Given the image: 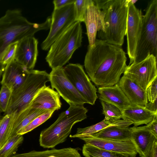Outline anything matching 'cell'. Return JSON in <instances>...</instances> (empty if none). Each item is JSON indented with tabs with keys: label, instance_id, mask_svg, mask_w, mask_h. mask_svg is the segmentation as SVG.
<instances>
[{
	"label": "cell",
	"instance_id": "1",
	"mask_svg": "<svg viewBox=\"0 0 157 157\" xmlns=\"http://www.w3.org/2000/svg\"><path fill=\"white\" fill-rule=\"evenodd\" d=\"M126 54L121 47L96 39L88 45L84 65L90 78L98 87L113 86L119 82L127 67Z\"/></svg>",
	"mask_w": 157,
	"mask_h": 157
},
{
	"label": "cell",
	"instance_id": "2",
	"mask_svg": "<svg viewBox=\"0 0 157 157\" xmlns=\"http://www.w3.org/2000/svg\"><path fill=\"white\" fill-rule=\"evenodd\" d=\"M51 22V17H48L41 24L31 22L17 9L8 10L0 18V79L6 66L1 63V59L8 46L25 37L33 36L40 30L49 29Z\"/></svg>",
	"mask_w": 157,
	"mask_h": 157
},
{
	"label": "cell",
	"instance_id": "3",
	"mask_svg": "<svg viewBox=\"0 0 157 157\" xmlns=\"http://www.w3.org/2000/svg\"><path fill=\"white\" fill-rule=\"evenodd\" d=\"M94 4L104 14V29L98 31L99 39L122 46L126 35L129 0H94Z\"/></svg>",
	"mask_w": 157,
	"mask_h": 157
},
{
	"label": "cell",
	"instance_id": "4",
	"mask_svg": "<svg viewBox=\"0 0 157 157\" xmlns=\"http://www.w3.org/2000/svg\"><path fill=\"white\" fill-rule=\"evenodd\" d=\"M87 112L83 105H70L52 124L41 132L39 139L40 146L52 148L64 142L73 125L87 118Z\"/></svg>",
	"mask_w": 157,
	"mask_h": 157
},
{
	"label": "cell",
	"instance_id": "5",
	"mask_svg": "<svg viewBox=\"0 0 157 157\" xmlns=\"http://www.w3.org/2000/svg\"><path fill=\"white\" fill-rule=\"evenodd\" d=\"M82 29L76 21L60 35L51 46L45 58L52 69L62 67L68 63L75 51L82 45Z\"/></svg>",
	"mask_w": 157,
	"mask_h": 157
},
{
	"label": "cell",
	"instance_id": "6",
	"mask_svg": "<svg viewBox=\"0 0 157 157\" xmlns=\"http://www.w3.org/2000/svg\"><path fill=\"white\" fill-rule=\"evenodd\" d=\"M50 81L49 75L46 71L32 70L24 82L12 92L10 103L5 115L17 113L30 107L38 92Z\"/></svg>",
	"mask_w": 157,
	"mask_h": 157
},
{
	"label": "cell",
	"instance_id": "7",
	"mask_svg": "<svg viewBox=\"0 0 157 157\" xmlns=\"http://www.w3.org/2000/svg\"><path fill=\"white\" fill-rule=\"evenodd\" d=\"M157 0L148 3L142 18V28L132 63L140 62L149 56L157 58Z\"/></svg>",
	"mask_w": 157,
	"mask_h": 157
},
{
	"label": "cell",
	"instance_id": "8",
	"mask_svg": "<svg viewBox=\"0 0 157 157\" xmlns=\"http://www.w3.org/2000/svg\"><path fill=\"white\" fill-rule=\"evenodd\" d=\"M74 3L54 10L51 16L49 33L42 42V50L47 51L55 40L71 25L76 22Z\"/></svg>",
	"mask_w": 157,
	"mask_h": 157
},
{
	"label": "cell",
	"instance_id": "9",
	"mask_svg": "<svg viewBox=\"0 0 157 157\" xmlns=\"http://www.w3.org/2000/svg\"><path fill=\"white\" fill-rule=\"evenodd\" d=\"M63 68L67 78L87 103L94 105L98 98L97 89L86 74L83 66L79 63H69Z\"/></svg>",
	"mask_w": 157,
	"mask_h": 157
},
{
	"label": "cell",
	"instance_id": "10",
	"mask_svg": "<svg viewBox=\"0 0 157 157\" xmlns=\"http://www.w3.org/2000/svg\"><path fill=\"white\" fill-rule=\"evenodd\" d=\"M156 59L151 55L140 62L129 65L126 67L124 75L132 79L146 90L157 77Z\"/></svg>",
	"mask_w": 157,
	"mask_h": 157
},
{
	"label": "cell",
	"instance_id": "11",
	"mask_svg": "<svg viewBox=\"0 0 157 157\" xmlns=\"http://www.w3.org/2000/svg\"><path fill=\"white\" fill-rule=\"evenodd\" d=\"M49 75L52 88L55 89L69 105L87 103L67 78L63 67L52 69Z\"/></svg>",
	"mask_w": 157,
	"mask_h": 157
},
{
	"label": "cell",
	"instance_id": "12",
	"mask_svg": "<svg viewBox=\"0 0 157 157\" xmlns=\"http://www.w3.org/2000/svg\"><path fill=\"white\" fill-rule=\"evenodd\" d=\"M143 16L141 10L137 8L129 0L126 31L127 52L130 59L129 65L132 63L134 59L137 42L141 29Z\"/></svg>",
	"mask_w": 157,
	"mask_h": 157
},
{
	"label": "cell",
	"instance_id": "13",
	"mask_svg": "<svg viewBox=\"0 0 157 157\" xmlns=\"http://www.w3.org/2000/svg\"><path fill=\"white\" fill-rule=\"evenodd\" d=\"M37 40L33 36L25 37L17 44L14 60L28 70L34 68L38 55Z\"/></svg>",
	"mask_w": 157,
	"mask_h": 157
},
{
	"label": "cell",
	"instance_id": "14",
	"mask_svg": "<svg viewBox=\"0 0 157 157\" xmlns=\"http://www.w3.org/2000/svg\"><path fill=\"white\" fill-rule=\"evenodd\" d=\"M78 138L83 140L85 143L105 150L135 156L137 154L131 140L119 141L101 139L92 135Z\"/></svg>",
	"mask_w": 157,
	"mask_h": 157
},
{
	"label": "cell",
	"instance_id": "15",
	"mask_svg": "<svg viewBox=\"0 0 157 157\" xmlns=\"http://www.w3.org/2000/svg\"><path fill=\"white\" fill-rule=\"evenodd\" d=\"M131 140L141 157H148L155 142V137L146 125L130 127Z\"/></svg>",
	"mask_w": 157,
	"mask_h": 157
},
{
	"label": "cell",
	"instance_id": "16",
	"mask_svg": "<svg viewBox=\"0 0 157 157\" xmlns=\"http://www.w3.org/2000/svg\"><path fill=\"white\" fill-rule=\"evenodd\" d=\"M104 12L95 5L94 2L88 6L85 12L84 22L86 27L90 46L94 44L96 39L97 32L104 30Z\"/></svg>",
	"mask_w": 157,
	"mask_h": 157
},
{
	"label": "cell",
	"instance_id": "17",
	"mask_svg": "<svg viewBox=\"0 0 157 157\" xmlns=\"http://www.w3.org/2000/svg\"><path fill=\"white\" fill-rule=\"evenodd\" d=\"M29 71L25 67L13 60L6 65L1 83L13 92L25 81Z\"/></svg>",
	"mask_w": 157,
	"mask_h": 157
},
{
	"label": "cell",
	"instance_id": "18",
	"mask_svg": "<svg viewBox=\"0 0 157 157\" xmlns=\"http://www.w3.org/2000/svg\"><path fill=\"white\" fill-rule=\"evenodd\" d=\"M58 93L45 86L37 93L30 105L31 108L55 111L60 109L61 103Z\"/></svg>",
	"mask_w": 157,
	"mask_h": 157
},
{
	"label": "cell",
	"instance_id": "19",
	"mask_svg": "<svg viewBox=\"0 0 157 157\" xmlns=\"http://www.w3.org/2000/svg\"><path fill=\"white\" fill-rule=\"evenodd\" d=\"M118 84L132 104L145 107L148 103L146 90L132 79L123 75Z\"/></svg>",
	"mask_w": 157,
	"mask_h": 157
},
{
	"label": "cell",
	"instance_id": "20",
	"mask_svg": "<svg viewBox=\"0 0 157 157\" xmlns=\"http://www.w3.org/2000/svg\"><path fill=\"white\" fill-rule=\"evenodd\" d=\"M98 92L101 101L114 105L121 111L132 104L118 83L112 86L99 87Z\"/></svg>",
	"mask_w": 157,
	"mask_h": 157
},
{
	"label": "cell",
	"instance_id": "21",
	"mask_svg": "<svg viewBox=\"0 0 157 157\" xmlns=\"http://www.w3.org/2000/svg\"><path fill=\"white\" fill-rule=\"evenodd\" d=\"M122 119L132 121L134 126L147 125L151 121L155 115L145 108V107L132 104L121 111Z\"/></svg>",
	"mask_w": 157,
	"mask_h": 157
},
{
	"label": "cell",
	"instance_id": "22",
	"mask_svg": "<svg viewBox=\"0 0 157 157\" xmlns=\"http://www.w3.org/2000/svg\"><path fill=\"white\" fill-rule=\"evenodd\" d=\"M133 124L130 121L126 119L110 120L104 119L101 122L91 126L84 128H78L76 134L70 135L71 138H79L81 137L92 135L100 131L110 127L118 126L127 127Z\"/></svg>",
	"mask_w": 157,
	"mask_h": 157
},
{
	"label": "cell",
	"instance_id": "23",
	"mask_svg": "<svg viewBox=\"0 0 157 157\" xmlns=\"http://www.w3.org/2000/svg\"><path fill=\"white\" fill-rule=\"evenodd\" d=\"M49 110L31 108L15 113L13 120L10 137L17 135L22 129L37 116Z\"/></svg>",
	"mask_w": 157,
	"mask_h": 157
},
{
	"label": "cell",
	"instance_id": "24",
	"mask_svg": "<svg viewBox=\"0 0 157 157\" xmlns=\"http://www.w3.org/2000/svg\"><path fill=\"white\" fill-rule=\"evenodd\" d=\"M78 148L71 147L60 149L52 148L42 151L35 150L21 154H16L13 157H82Z\"/></svg>",
	"mask_w": 157,
	"mask_h": 157
},
{
	"label": "cell",
	"instance_id": "25",
	"mask_svg": "<svg viewBox=\"0 0 157 157\" xmlns=\"http://www.w3.org/2000/svg\"><path fill=\"white\" fill-rule=\"evenodd\" d=\"M96 138L119 141L131 140L129 127H112L104 129L92 135Z\"/></svg>",
	"mask_w": 157,
	"mask_h": 157
},
{
	"label": "cell",
	"instance_id": "26",
	"mask_svg": "<svg viewBox=\"0 0 157 157\" xmlns=\"http://www.w3.org/2000/svg\"><path fill=\"white\" fill-rule=\"evenodd\" d=\"M85 157H136V156L109 151L85 143L82 148Z\"/></svg>",
	"mask_w": 157,
	"mask_h": 157
},
{
	"label": "cell",
	"instance_id": "27",
	"mask_svg": "<svg viewBox=\"0 0 157 157\" xmlns=\"http://www.w3.org/2000/svg\"><path fill=\"white\" fill-rule=\"evenodd\" d=\"M15 113L7 114L0 121V149L10 136L13 120Z\"/></svg>",
	"mask_w": 157,
	"mask_h": 157
},
{
	"label": "cell",
	"instance_id": "28",
	"mask_svg": "<svg viewBox=\"0 0 157 157\" xmlns=\"http://www.w3.org/2000/svg\"><path fill=\"white\" fill-rule=\"evenodd\" d=\"M24 140L23 135H17L10 137L0 149V157H13Z\"/></svg>",
	"mask_w": 157,
	"mask_h": 157
},
{
	"label": "cell",
	"instance_id": "29",
	"mask_svg": "<svg viewBox=\"0 0 157 157\" xmlns=\"http://www.w3.org/2000/svg\"><path fill=\"white\" fill-rule=\"evenodd\" d=\"M54 112L49 111L37 116L25 128L18 131L17 135H23L31 131L48 119Z\"/></svg>",
	"mask_w": 157,
	"mask_h": 157
},
{
	"label": "cell",
	"instance_id": "30",
	"mask_svg": "<svg viewBox=\"0 0 157 157\" xmlns=\"http://www.w3.org/2000/svg\"><path fill=\"white\" fill-rule=\"evenodd\" d=\"M102 107V114L107 120H118L122 119L121 111L117 107L112 104L101 101Z\"/></svg>",
	"mask_w": 157,
	"mask_h": 157
},
{
	"label": "cell",
	"instance_id": "31",
	"mask_svg": "<svg viewBox=\"0 0 157 157\" xmlns=\"http://www.w3.org/2000/svg\"><path fill=\"white\" fill-rule=\"evenodd\" d=\"M94 2L92 0H76L74 2L76 21H84L85 14L88 6Z\"/></svg>",
	"mask_w": 157,
	"mask_h": 157
},
{
	"label": "cell",
	"instance_id": "32",
	"mask_svg": "<svg viewBox=\"0 0 157 157\" xmlns=\"http://www.w3.org/2000/svg\"><path fill=\"white\" fill-rule=\"evenodd\" d=\"M12 91L5 85H2L0 90V108L5 113L8 106Z\"/></svg>",
	"mask_w": 157,
	"mask_h": 157
},
{
	"label": "cell",
	"instance_id": "33",
	"mask_svg": "<svg viewBox=\"0 0 157 157\" xmlns=\"http://www.w3.org/2000/svg\"><path fill=\"white\" fill-rule=\"evenodd\" d=\"M18 42H15L10 44L4 52L1 62L6 66L8 63L14 60Z\"/></svg>",
	"mask_w": 157,
	"mask_h": 157
},
{
	"label": "cell",
	"instance_id": "34",
	"mask_svg": "<svg viewBox=\"0 0 157 157\" xmlns=\"http://www.w3.org/2000/svg\"><path fill=\"white\" fill-rule=\"evenodd\" d=\"M157 78H156L146 90L147 100L153 102L157 99Z\"/></svg>",
	"mask_w": 157,
	"mask_h": 157
},
{
	"label": "cell",
	"instance_id": "35",
	"mask_svg": "<svg viewBox=\"0 0 157 157\" xmlns=\"http://www.w3.org/2000/svg\"><path fill=\"white\" fill-rule=\"evenodd\" d=\"M146 126L148 130L157 137V115L154 116L152 120Z\"/></svg>",
	"mask_w": 157,
	"mask_h": 157
},
{
	"label": "cell",
	"instance_id": "36",
	"mask_svg": "<svg viewBox=\"0 0 157 157\" xmlns=\"http://www.w3.org/2000/svg\"><path fill=\"white\" fill-rule=\"evenodd\" d=\"M75 0H54L53 3L54 10L60 8L68 5L73 3Z\"/></svg>",
	"mask_w": 157,
	"mask_h": 157
},
{
	"label": "cell",
	"instance_id": "37",
	"mask_svg": "<svg viewBox=\"0 0 157 157\" xmlns=\"http://www.w3.org/2000/svg\"><path fill=\"white\" fill-rule=\"evenodd\" d=\"M157 99L153 102H150L146 104L145 107L148 110L155 114H157Z\"/></svg>",
	"mask_w": 157,
	"mask_h": 157
},
{
	"label": "cell",
	"instance_id": "38",
	"mask_svg": "<svg viewBox=\"0 0 157 157\" xmlns=\"http://www.w3.org/2000/svg\"><path fill=\"white\" fill-rule=\"evenodd\" d=\"M148 157H157V141L155 142Z\"/></svg>",
	"mask_w": 157,
	"mask_h": 157
},
{
	"label": "cell",
	"instance_id": "39",
	"mask_svg": "<svg viewBox=\"0 0 157 157\" xmlns=\"http://www.w3.org/2000/svg\"><path fill=\"white\" fill-rule=\"evenodd\" d=\"M137 0H130V2L132 4H134L137 1Z\"/></svg>",
	"mask_w": 157,
	"mask_h": 157
},
{
	"label": "cell",
	"instance_id": "40",
	"mask_svg": "<svg viewBox=\"0 0 157 157\" xmlns=\"http://www.w3.org/2000/svg\"><path fill=\"white\" fill-rule=\"evenodd\" d=\"M2 112L1 109V108H0V113Z\"/></svg>",
	"mask_w": 157,
	"mask_h": 157
},
{
	"label": "cell",
	"instance_id": "41",
	"mask_svg": "<svg viewBox=\"0 0 157 157\" xmlns=\"http://www.w3.org/2000/svg\"><path fill=\"white\" fill-rule=\"evenodd\" d=\"M1 117H0V120H1Z\"/></svg>",
	"mask_w": 157,
	"mask_h": 157
}]
</instances>
